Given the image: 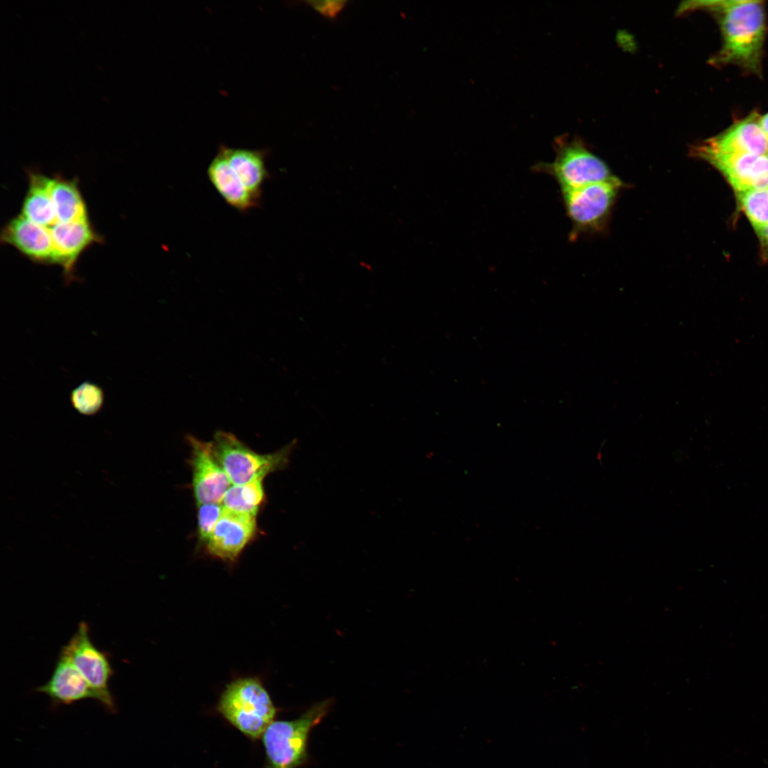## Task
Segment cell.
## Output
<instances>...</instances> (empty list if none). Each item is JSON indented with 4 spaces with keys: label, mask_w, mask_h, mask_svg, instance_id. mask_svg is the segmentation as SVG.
<instances>
[{
    "label": "cell",
    "mask_w": 768,
    "mask_h": 768,
    "mask_svg": "<svg viewBox=\"0 0 768 768\" xmlns=\"http://www.w3.org/2000/svg\"><path fill=\"white\" fill-rule=\"evenodd\" d=\"M1 240L34 261L58 263L50 228L22 215L13 218L6 225L1 233Z\"/></svg>",
    "instance_id": "7c38bea8"
},
{
    "label": "cell",
    "mask_w": 768,
    "mask_h": 768,
    "mask_svg": "<svg viewBox=\"0 0 768 768\" xmlns=\"http://www.w3.org/2000/svg\"><path fill=\"white\" fill-rule=\"evenodd\" d=\"M256 528V516L224 508L206 543L207 551L215 558L233 561L254 536Z\"/></svg>",
    "instance_id": "30bf717a"
},
{
    "label": "cell",
    "mask_w": 768,
    "mask_h": 768,
    "mask_svg": "<svg viewBox=\"0 0 768 768\" xmlns=\"http://www.w3.org/2000/svg\"><path fill=\"white\" fill-rule=\"evenodd\" d=\"M219 149L249 192L261 201L263 186L270 177L266 167L267 151L233 148L223 144Z\"/></svg>",
    "instance_id": "9a60e30c"
},
{
    "label": "cell",
    "mask_w": 768,
    "mask_h": 768,
    "mask_svg": "<svg viewBox=\"0 0 768 768\" xmlns=\"http://www.w3.org/2000/svg\"><path fill=\"white\" fill-rule=\"evenodd\" d=\"M756 232L762 242L768 246V225L756 230Z\"/></svg>",
    "instance_id": "cb8c5ba5"
},
{
    "label": "cell",
    "mask_w": 768,
    "mask_h": 768,
    "mask_svg": "<svg viewBox=\"0 0 768 768\" xmlns=\"http://www.w3.org/2000/svg\"><path fill=\"white\" fill-rule=\"evenodd\" d=\"M553 148V161H540L533 166V170L552 176L561 191L618 178L579 137L558 136L554 139Z\"/></svg>",
    "instance_id": "277c9868"
},
{
    "label": "cell",
    "mask_w": 768,
    "mask_h": 768,
    "mask_svg": "<svg viewBox=\"0 0 768 768\" xmlns=\"http://www.w3.org/2000/svg\"><path fill=\"white\" fill-rule=\"evenodd\" d=\"M690 154L720 171L735 193L768 188V155L715 151L698 144L690 149Z\"/></svg>",
    "instance_id": "ba28073f"
},
{
    "label": "cell",
    "mask_w": 768,
    "mask_h": 768,
    "mask_svg": "<svg viewBox=\"0 0 768 768\" xmlns=\"http://www.w3.org/2000/svg\"><path fill=\"white\" fill-rule=\"evenodd\" d=\"M70 398L74 409L87 416L97 414L102 409L105 401L102 388L87 380L75 387L71 391Z\"/></svg>",
    "instance_id": "44dd1931"
},
{
    "label": "cell",
    "mask_w": 768,
    "mask_h": 768,
    "mask_svg": "<svg viewBox=\"0 0 768 768\" xmlns=\"http://www.w3.org/2000/svg\"><path fill=\"white\" fill-rule=\"evenodd\" d=\"M331 700L317 703L298 718L272 721L262 735L265 768H298L309 759L308 738L311 729L328 713Z\"/></svg>",
    "instance_id": "3957f363"
},
{
    "label": "cell",
    "mask_w": 768,
    "mask_h": 768,
    "mask_svg": "<svg viewBox=\"0 0 768 768\" xmlns=\"http://www.w3.org/2000/svg\"><path fill=\"white\" fill-rule=\"evenodd\" d=\"M50 194L58 223L87 220L85 204L75 182L52 178Z\"/></svg>",
    "instance_id": "ac0fdd59"
},
{
    "label": "cell",
    "mask_w": 768,
    "mask_h": 768,
    "mask_svg": "<svg viewBox=\"0 0 768 768\" xmlns=\"http://www.w3.org/2000/svg\"><path fill=\"white\" fill-rule=\"evenodd\" d=\"M198 526L200 539L206 543L223 511L222 503L198 505Z\"/></svg>",
    "instance_id": "7402d4cb"
},
{
    "label": "cell",
    "mask_w": 768,
    "mask_h": 768,
    "mask_svg": "<svg viewBox=\"0 0 768 768\" xmlns=\"http://www.w3.org/2000/svg\"><path fill=\"white\" fill-rule=\"evenodd\" d=\"M306 4L324 17L334 18L343 9L347 1L343 0L309 1Z\"/></svg>",
    "instance_id": "603a6c76"
},
{
    "label": "cell",
    "mask_w": 768,
    "mask_h": 768,
    "mask_svg": "<svg viewBox=\"0 0 768 768\" xmlns=\"http://www.w3.org/2000/svg\"><path fill=\"white\" fill-rule=\"evenodd\" d=\"M262 480L259 478L245 484L230 486L224 495L222 505L235 512L256 516L264 498Z\"/></svg>",
    "instance_id": "d6986e66"
},
{
    "label": "cell",
    "mask_w": 768,
    "mask_h": 768,
    "mask_svg": "<svg viewBox=\"0 0 768 768\" xmlns=\"http://www.w3.org/2000/svg\"><path fill=\"white\" fill-rule=\"evenodd\" d=\"M217 710L233 727L252 740L262 736L277 713L272 699L257 678H238L228 684Z\"/></svg>",
    "instance_id": "7a4b0ae2"
},
{
    "label": "cell",
    "mask_w": 768,
    "mask_h": 768,
    "mask_svg": "<svg viewBox=\"0 0 768 768\" xmlns=\"http://www.w3.org/2000/svg\"><path fill=\"white\" fill-rule=\"evenodd\" d=\"M60 652L73 663L95 693L97 700L114 713L116 704L109 687L114 674L107 654L99 650L90 637L87 624L81 622L69 641Z\"/></svg>",
    "instance_id": "52a82bcc"
},
{
    "label": "cell",
    "mask_w": 768,
    "mask_h": 768,
    "mask_svg": "<svg viewBox=\"0 0 768 768\" xmlns=\"http://www.w3.org/2000/svg\"><path fill=\"white\" fill-rule=\"evenodd\" d=\"M191 447L193 487L198 505L221 503L230 481L212 451L211 442L188 437Z\"/></svg>",
    "instance_id": "9c48e42d"
},
{
    "label": "cell",
    "mask_w": 768,
    "mask_h": 768,
    "mask_svg": "<svg viewBox=\"0 0 768 768\" xmlns=\"http://www.w3.org/2000/svg\"><path fill=\"white\" fill-rule=\"evenodd\" d=\"M57 261L70 272L80 253L97 240L87 220L57 223L50 228Z\"/></svg>",
    "instance_id": "2e32d148"
},
{
    "label": "cell",
    "mask_w": 768,
    "mask_h": 768,
    "mask_svg": "<svg viewBox=\"0 0 768 768\" xmlns=\"http://www.w3.org/2000/svg\"><path fill=\"white\" fill-rule=\"evenodd\" d=\"M736 193L742 210L755 230L768 225V188Z\"/></svg>",
    "instance_id": "ffe728a7"
},
{
    "label": "cell",
    "mask_w": 768,
    "mask_h": 768,
    "mask_svg": "<svg viewBox=\"0 0 768 768\" xmlns=\"http://www.w3.org/2000/svg\"><path fill=\"white\" fill-rule=\"evenodd\" d=\"M697 9L712 13L721 31V48L710 58L709 63L716 67L735 65L748 73L760 75L767 31L762 1H686L679 6L677 13L684 14Z\"/></svg>",
    "instance_id": "6da1fadb"
},
{
    "label": "cell",
    "mask_w": 768,
    "mask_h": 768,
    "mask_svg": "<svg viewBox=\"0 0 768 768\" xmlns=\"http://www.w3.org/2000/svg\"><path fill=\"white\" fill-rule=\"evenodd\" d=\"M759 117L757 112H752L724 132L698 144L715 151L768 155V138L759 124Z\"/></svg>",
    "instance_id": "8fae6325"
},
{
    "label": "cell",
    "mask_w": 768,
    "mask_h": 768,
    "mask_svg": "<svg viewBox=\"0 0 768 768\" xmlns=\"http://www.w3.org/2000/svg\"><path fill=\"white\" fill-rule=\"evenodd\" d=\"M36 691L48 695L53 705H70L86 698L97 700L88 683L62 652L50 679L37 687Z\"/></svg>",
    "instance_id": "4fadbf2b"
},
{
    "label": "cell",
    "mask_w": 768,
    "mask_h": 768,
    "mask_svg": "<svg viewBox=\"0 0 768 768\" xmlns=\"http://www.w3.org/2000/svg\"><path fill=\"white\" fill-rule=\"evenodd\" d=\"M29 188L22 207V215L46 228L58 223L50 194L52 178L31 173Z\"/></svg>",
    "instance_id": "e0dca14e"
},
{
    "label": "cell",
    "mask_w": 768,
    "mask_h": 768,
    "mask_svg": "<svg viewBox=\"0 0 768 768\" xmlns=\"http://www.w3.org/2000/svg\"><path fill=\"white\" fill-rule=\"evenodd\" d=\"M759 124L768 138V113L759 117Z\"/></svg>",
    "instance_id": "d4e9b609"
},
{
    "label": "cell",
    "mask_w": 768,
    "mask_h": 768,
    "mask_svg": "<svg viewBox=\"0 0 768 768\" xmlns=\"http://www.w3.org/2000/svg\"><path fill=\"white\" fill-rule=\"evenodd\" d=\"M296 444L293 441L271 454H260L249 449L233 434L217 432L212 451L231 484L242 485L284 469Z\"/></svg>",
    "instance_id": "5b68a950"
},
{
    "label": "cell",
    "mask_w": 768,
    "mask_h": 768,
    "mask_svg": "<svg viewBox=\"0 0 768 768\" xmlns=\"http://www.w3.org/2000/svg\"><path fill=\"white\" fill-rule=\"evenodd\" d=\"M207 176L226 203L239 212L245 213L261 204L240 180L219 148L207 168Z\"/></svg>",
    "instance_id": "5bb4252c"
},
{
    "label": "cell",
    "mask_w": 768,
    "mask_h": 768,
    "mask_svg": "<svg viewBox=\"0 0 768 768\" xmlns=\"http://www.w3.org/2000/svg\"><path fill=\"white\" fill-rule=\"evenodd\" d=\"M624 184L618 178L561 191L564 206L572 222L570 239L583 233L602 230L607 225Z\"/></svg>",
    "instance_id": "8992f818"
}]
</instances>
